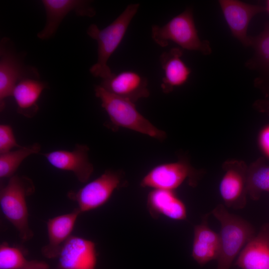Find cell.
Masks as SVG:
<instances>
[{
	"label": "cell",
	"mask_w": 269,
	"mask_h": 269,
	"mask_svg": "<svg viewBox=\"0 0 269 269\" xmlns=\"http://www.w3.org/2000/svg\"><path fill=\"white\" fill-rule=\"evenodd\" d=\"M35 190L34 183L25 176L14 175L5 185L0 188V206L6 219L18 232L22 242L29 241L33 236L28 222L26 197Z\"/></svg>",
	"instance_id": "obj_2"
},
{
	"label": "cell",
	"mask_w": 269,
	"mask_h": 269,
	"mask_svg": "<svg viewBox=\"0 0 269 269\" xmlns=\"http://www.w3.org/2000/svg\"><path fill=\"white\" fill-rule=\"evenodd\" d=\"M223 169L219 192L225 206L234 209L244 208L248 196V165L241 160H230L223 163Z\"/></svg>",
	"instance_id": "obj_9"
},
{
	"label": "cell",
	"mask_w": 269,
	"mask_h": 269,
	"mask_svg": "<svg viewBox=\"0 0 269 269\" xmlns=\"http://www.w3.org/2000/svg\"><path fill=\"white\" fill-rule=\"evenodd\" d=\"M250 47L253 49L251 57L245 66L257 74L254 80L255 87L266 97H269V21L266 22L259 34L251 36Z\"/></svg>",
	"instance_id": "obj_15"
},
{
	"label": "cell",
	"mask_w": 269,
	"mask_h": 269,
	"mask_svg": "<svg viewBox=\"0 0 269 269\" xmlns=\"http://www.w3.org/2000/svg\"><path fill=\"white\" fill-rule=\"evenodd\" d=\"M124 182L122 171L106 170L78 190L69 191L67 197L77 203L81 213L90 211L105 204Z\"/></svg>",
	"instance_id": "obj_6"
},
{
	"label": "cell",
	"mask_w": 269,
	"mask_h": 269,
	"mask_svg": "<svg viewBox=\"0 0 269 269\" xmlns=\"http://www.w3.org/2000/svg\"><path fill=\"white\" fill-rule=\"evenodd\" d=\"M218 2L232 34L244 46L250 47L249 24L255 15L266 11V7L237 0H219Z\"/></svg>",
	"instance_id": "obj_11"
},
{
	"label": "cell",
	"mask_w": 269,
	"mask_h": 269,
	"mask_svg": "<svg viewBox=\"0 0 269 269\" xmlns=\"http://www.w3.org/2000/svg\"><path fill=\"white\" fill-rule=\"evenodd\" d=\"M259 143L263 151L269 157V125L264 128L260 133Z\"/></svg>",
	"instance_id": "obj_26"
},
{
	"label": "cell",
	"mask_w": 269,
	"mask_h": 269,
	"mask_svg": "<svg viewBox=\"0 0 269 269\" xmlns=\"http://www.w3.org/2000/svg\"><path fill=\"white\" fill-rule=\"evenodd\" d=\"M37 77L33 68H27L12 46L10 40L4 37L0 44V107L3 110L5 99L12 96L16 84L25 78Z\"/></svg>",
	"instance_id": "obj_8"
},
{
	"label": "cell",
	"mask_w": 269,
	"mask_h": 269,
	"mask_svg": "<svg viewBox=\"0 0 269 269\" xmlns=\"http://www.w3.org/2000/svg\"><path fill=\"white\" fill-rule=\"evenodd\" d=\"M146 206L150 216L155 219L163 216L173 220L183 221L187 217L186 206L174 191L152 189L147 195Z\"/></svg>",
	"instance_id": "obj_18"
},
{
	"label": "cell",
	"mask_w": 269,
	"mask_h": 269,
	"mask_svg": "<svg viewBox=\"0 0 269 269\" xmlns=\"http://www.w3.org/2000/svg\"><path fill=\"white\" fill-rule=\"evenodd\" d=\"M211 213L221 225L217 269H230L235 259L255 235V229L248 221L230 213L222 204L216 206Z\"/></svg>",
	"instance_id": "obj_3"
},
{
	"label": "cell",
	"mask_w": 269,
	"mask_h": 269,
	"mask_svg": "<svg viewBox=\"0 0 269 269\" xmlns=\"http://www.w3.org/2000/svg\"><path fill=\"white\" fill-rule=\"evenodd\" d=\"M268 101H269V99H268Z\"/></svg>",
	"instance_id": "obj_30"
},
{
	"label": "cell",
	"mask_w": 269,
	"mask_h": 269,
	"mask_svg": "<svg viewBox=\"0 0 269 269\" xmlns=\"http://www.w3.org/2000/svg\"><path fill=\"white\" fill-rule=\"evenodd\" d=\"M41 145L36 142L21 146L18 149L0 154V178H9L14 175L22 162L28 156L39 153Z\"/></svg>",
	"instance_id": "obj_23"
},
{
	"label": "cell",
	"mask_w": 269,
	"mask_h": 269,
	"mask_svg": "<svg viewBox=\"0 0 269 269\" xmlns=\"http://www.w3.org/2000/svg\"><path fill=\"white\" fill-rule=\"evenodd\" d=\"M139 5L138 3L129 4L116 19L102 29L95 24L89 26L87 34L98 44L97 61L90 69L93 76L103 79L112 75L107 62L122 42Z\"/></svg>",
	"instance_id": "obj_1"
},
{
	"label": "cell",
	"mask_w": 269,
	"mask_h": 269,
	"mask_svg": "<svg viewBox=\"0 0 269 269\" xmlns=\"http://www.w3.org/2000/svg\"><path fill=\"white\" fill-rule=\"evenodd\" d=\"M89 147L76 144L73 150H56L42 153L55 168L72 172L81 183H86L94 171V166L88 157Z\"/></svg>",
	"instance_id": "obj_12"
},
{
	"label": "cell",
	"mask_w": 269,
	"mask_h": 269,
	"mask_svg": "<svg viewBox=\"0 0 269 269\" xmlns=\"http://www.w3.org/2000/svg\"><path fill=\"white\" fill-rule=\"evenodd\" d=\"M81 214L76 208L72 212L49 219L46 223L48 243L41 249L43 256L47 258L58 257L66 241L72 236V232Z\"/></svg>",
	"instance_id": "obj_17"
},
{
	"label": "cell",
	"mask_w": 269,
	"mask_h": 269,
	"mask_svg": "<svg viewBox=\"0 0 269 269\" xmlns=\"http://www.w3.org/2000/svg\"><path fill=\"white\" fill-rule=\"evenodd\" d=\"M247 190L248 196L255 201L263 192L269 193V164L262 157L248 166Z\"/></svg>",
	"instance_id": "obj_22"
},
{
	"label": "cell",
	"mask_w": 269,
	"mask_h": 269,
	"mask_svg": "<svg viewBox=\"0 0 269 269\" xmlns=\"http://www.w3.org/2000/svg\"><path fill=\"white\" fill-rule=\"evenodd\" d=\"M48 268L49 266L46 263L34 260L27 269H48Z\"/></svg>",
	"instance_id": "obj_28"
},
{
	"label": "cell",
	"mask_w": 269,
	"mask_h": 269,
	"mask_svg": "<svg viewBox=\"0 0 269 269\" xmlns=\"http://www.w3.org/2000/svg\"><path fill=\"white\" fill-rule=\"evenodd\" d=\"M200 176L199 171L185 160L163 163L151 168L142 178L143 188L174 191L185 182L196 186Z\"/></svg>",
	"instance_id": "obj_7"
},
{
	"label": "cell",
	"mask_w": 269,
	"mask_h": 269,
	"mask_svg": "<svg viewBox=\"0 0 269 269\" xmlns=\"http://www.w3.org/2000/svg\"><path fill=\"white\" fill-rule=\"evenodd\" d=\"M47 87L46 83L37 78H25L20 80L12 94L17 105V113L27 118L33 117L39 110V98Z\"/></svg>",
	"instance_id": "obj_21"
},
{
	"label": "cell",
	"mask_w": 269,
	"mask_h": 269,
	"mask_svg": "<svg viewBox=\"0 0 269 269\" xmlns=\"http://www.w3.org/2000/svg\"><path fill=\"white\" fill-rule=\"evenodd\" d=\"M16 140L11 127L7 124L0 125V154L11 151L14 147H20Z\"/></svg>",
	"instance_id": "obj_25"
},
{
	"label": "cell",
	"mask_w": 269,
	"mask_h": 269,
	"mask_svg": "<svg viewBox=\"0 0 269 269\" xmlns=\"http://www.w3.org/2000/svg\"><path fill=\"white\" fill-rule=\"evenodd\" d=\"M182 49L173 47L159 56V62L164 72L160 87L165 94L171 92L175 87L181 86L188 80L191 70L181 57Z\"/></svg>",
	"instance_id": "obj_20"
},
{
	"label": "cell",
	"mask_w": 269,
	"mask_h": 269,
	"mask_svg": "<svg viewBox=\"0 0 269 269\" xmlns=\"http://www.w3.org/2000/svg\"><path fill=\"white\" fill-rule=\"evenodd\" d=\"M41 3L46 16L44 28L37 33V37L42 40L52 37L62 20L71 11H74L78 16L90 17L96 14V10L90 0H42Z\"/></svg>",
	"instance_id": "obj_10"
},
{
	"label": "cell",
	"mask_w": 269,
	"mask_h": 269,
	"mask_svg": "<svg viewBox=\"0 0 269 269\" xmlns=\"http://www.w3.org/2000/svg\"><path fill=\"white\" fill-rule=\"evenodd\" d=\"M94 90L113 126L129 129L160 141L166 138L165 132L142 116L135 103L108 92L100 85L95 86Z\"/></svg>",
	"instance_id": "obj_4"
},
{
	"label": "cell",
	"mask_w": 269,
	"mask_h": 269,
	"mask_svg": "<svg viewBox=\"0 0 269 269\" xmlns=\"http://www.w3.org/2000/svg\"><path fill=\"white\" fill-rule=\"evenodd\" d=\"M32 261L27 260L18 248L3 242L0 245V269H27Z\"/></svg>",
	"instance_id": "obj_24"
},
{
	"label": "cell",
	"mask_w": 269,
	"mask_h": 269,
	"mask_svg": "<svg viewBox=\"0 0 269 269\" xmlns=\"http://www.w3.org/2000/svg\"><path fill=\"white\" fill-rule=\"evenodd\" d=\"M209 214L205 215L194 228L191 256L201 266L217 260L220 250V235L209 227Z\"/></svg>",
	"instance_id": "obj_19"
},
{
	"label": "cell",
	"mask_w": 269,
	"mask_h": 269,
	"mask_svg": "<svg viewBox=\"0 0 269 269\" xmlns=\"http://www.w3.org/2000/svg\"><path fill=\"white\" fill-rule=\"evenodd\" d=\"M265 7L266 9V11H267L269 13V0H267L266 6Z\"/></svg>",
	"instance_id": "obj_29"
},
{
	"label": "cell",
	"mask_w": 269,
	"mask_h": 269,
	"mask_svg": "<svg viewBox=\"0 0 269 269\" xmlns=\"http://www.w3.org/2000/svg\"><path fill=\"white\" fill-rule=\"evenodd\" d=\"M258 111L269 114V101L268 99H260L256 101L253 105Z\"/></svg>",
	"instance_id": "obj_27"
},
{
	"label": "cell",
	"mask_w": 269,
	"mask_h": 269,
	"mask_svg": "<svg viewBox=\"0 0 269 269\" xmlns=\"http://www.w3.org/2000/svg\"><path fill=\"white\" fill-rule=\"evenodd\" d=\"M58 258L60 269H96V245L91 240L72 235L63 245Z\"/></svg>",
	"instance_id": "obj_13"
},
{
	"label": "cell",
	"mask_w": 269,
	"mask_h": 269,
	"mask_svg": "<svg viewBox=\"0 0 269 269\" xmlns=\"http://www.w3.org/2000/svg\"><path fill=\"white\" fill-rule=\"evenodd\" d=\"M100 85L108 92L134 103L150 95L147 78L133 71L113 73L102 79Z\"/></svg>",
	"instance_id": "obj_14"
},
{
	"label": "cell",
	"mask_w": 269,
	"mask_h": 269,
	"mask_svg": "<svg viewBox=\"0 0 269 269\" xmlns=\"http://www.w3.org/2000/svg\"><path fill=\"white\" fill-rule=\"evenodd\" d=\"M235 265L241 269H269V223L247 243Z\"/></svg>",
	"instance_id": "obj_16"
},
{
	"label": "cell",
	"mask_w": 269,
	"mask_h": 269,
	"mask_svg": "<svg viewBox=\"0 0 269 269\" xmlns=\"http://www.w3.org/2000/svg\"><path fill=\"white\" fill-rule=\"evenodd\" d=\"M151 37L162 47H166L172 41L182 49L198 51L210 55L212 48L209 41L201 40L199 36L191 7L171 18L162 26H151Z\"/></svg>",
	"instance_id": "obj_5"
}]
</instances>
